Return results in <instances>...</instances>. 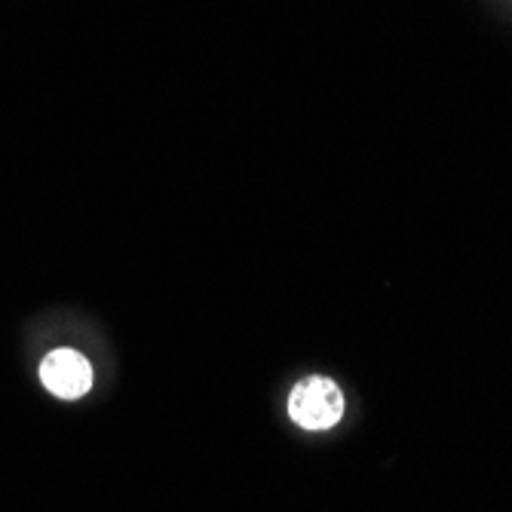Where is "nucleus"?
<instances>
[{"label":"nucleus","mask_w":512,"mask_h":512,"mask_svg":"<svg viewBox=\"0 0 512 512\" xmlns=\"http://www.w3.org/2000/svg\"><path fill=\"white\" fill-rule=\"evenodd\" d=\"M289 414L304 430H329L344 417V393L332 378H307L292 390Z\"/></svg>","instance_id":"nucleus-1"},{"label":"nucleus","mask_w":512,"mask_h":512,"mask_svg":"<svg viewBox=\"0 0 512 512\" xmlns=\"http://www.w3.org/2000/svg\"><path fill=\"white\" fill-rule=\"evenodd\" d=\"M40 381L59 399H80L92 387V365L77 350H53L40 362Z\"/></svg>","instance_id":"nucleus-2"}]
</instances>
